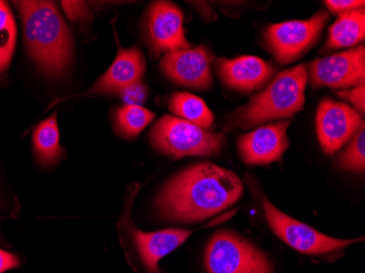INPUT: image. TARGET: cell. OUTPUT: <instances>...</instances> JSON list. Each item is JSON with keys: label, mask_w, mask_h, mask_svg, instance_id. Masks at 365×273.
Masks as SVG:
<instances>
[{"label": "cell", "mask_w": 365, "mask_h": 273, "mask_svg": "<svg viewBox=\"0 0 365 273\" xmlns=\"http://www.w3.org/2000/svg\"><path fill=\"white\" fill-rule=\"evenodd\" d=\"M242 192L243 185L231 170L211 163L197 164L164 187L157 208L161 217L171 221H202L227 210Z\"/></svg>", "instance_id": "1"}, {"label": "cell", "mask_w": 365, "mask_h": 273, "mask_svg": "<svg viewBox=\"0 0 365 273\" xmlns=\"http://www.w3.org/2000/svg\"><path fill=\"white\" fill-rule=\"evenodd\" d=\"M14 4L21 16L29 54L45 75H63L71 63L73 41L56 5L52 1Z\"/></svg>", "instance_id": "2"}, {"label": "cell", "mask_w": 365, "mask_h": 273, "mask_svg": "<svg viewBox=\"0 0 365 273\" xmlns=\"http://www.w3.org/2000/svg\"><path fill=\"white\" fill-rule=\"evenodd\" d=\"M307 81L304 65L281 73L267 89L237 113L232 124L240 128H251L274 119L292 117L304 106Z\"/></svg>", "instance_id": "3"}, {"label": "cell", "mask_w": 365, "mask_h": 273, "mask_svg": "<svg viewBox=\"0 0 365 273\" xmlns=\"http://www.w3.org/2000/svg\"><path fill=\"white\" fill-rule=\"evenodd\" d=\"M150 139L155 150L173 158L215 155L225 143L222 133H208L187 120L169 115L155 124Z\"/></svg>", "instance_id": "4"}, {"label": "cell", "mask_w": 365, "mask_h": 273, "mask_svg": "<svg viewBox=\"0 0 365 273\" xmlns=\"http://www.w3.org/2000/svg\"><path fill=\"white\" fill-rule=\"evenodd\" d=\"M206 266L209 273H274L262 250L227 231L218 232L211 238Z\"/></svg>", "instance_id": "5"}, {"label": "cell", "mask_w": 365, "mask_h": 273, "mask_svg": "<svg viewBox=\"0 0 365 273\" xmlns=\"http://www.w3.org/2000/svg\"><path fill=\"white\" fill-rule=\"evenodd\" d=\"M262 206L264 217L274 233L297 252L309 254H328L344 249L346 246L363 239H338L324 235L302 222L284 215L266 197L262 198Z\"/></svg>", "instance_id": "6"}, {"label": "cell", "mask_w": 365, "mask_h": 273, "mask_svg": "<svg viewBox=\"0 0 365 273\" xmlns=\"http://www.w3.org/2000/svg\"><path fill=\"white\" fill-rule=\"evenodd\" d=\"M328 20L327 12L319 11L309 20L272 24L266 32V40L280 63H292L315 43Z\"/></svg>", "instance_id": "7"}, {"label": "cell", "mask_w": 365, "mask_h": 273, "mask_svg": "<svg viewBox=\"0 0 365 273\" xmlns=\"http://www.w3.org/2000/svg\"><path fill=\"white\" fill-rule=\"evenodd\" d=\"M314 88H350L364 82L365 49L356 48L317 59L309 68Z\"/></svg>", "instance_id": "8"}, {"label": "cell", "mask_w": 365, "mask_h": 273, "mask_svg": "<svg viewBox=\"0 0 365 273\" xmlns=\"http://www.w3.org/2000/svg\"><path fill=\"white\" fill-rule=\"evenodd\" d=\"M363 124L356 110L344 103L324 98L319 105L317 128L326 155L337 152Z\"/></svg>", "instance_id": "9"}, {"label": "cell", "mask_w": 365, "mask_h": 273, "mask_svg": "<svg viewBox=\"0 0 365 273\" xmlns=\"http://www.w3.org/2000/svg\"><path fill=\"white\" fill-rule=\"evenodd\" d=\"M213 56L205 46L194 49H178L164 55L161 68L164 73L176 83L207 90L212 84Z\"/></svg>", "instance_id": "10"}, {"label": "cell", "mask_w": 365, "mask_h": 273, "mask_svg": "<svg viewBox=\"0 0 365 273\" xmlns=\"http://www.w3.org/2000/svg\"><path fill=\"white\" fill-rule=\"evenodd\" d=\"M148 32L155 53L188 49L182 28V14L169 1H157L148 14Z\"/></svg>", "instance_id": "11"}, {"label": "cell", "mask_w": 365, "mask_h": 273, "mask_svg": "<svg viewBox=\"0 0 365 273\" xmlns=\"http://www.w3.org/2000/svg\"><path fill=\"white\" fill-rule=\"evenodd\" d=\"M290 123L280 122L260 127L247 135H242L239 149L247 164H269L279 160L289 148L287 129Z\"/></svg>", "instance_id": "12"}, {"label": "cell", "mask_w": 365, "mask_h": 273, "mask_svg": "<svg viewBox=\"0 0 365 273\" xmlns=\"http://www.w3.org/2000/svg\"><path fill=\"white\" fill-rule=\"evenodd\" d=\"M145 73V59L138 48L118 51L108 71L90 89L77 96L122 92L133 84L139 83Z\"/></svg>", "instance_id": "13"}, {"label": "cell", "mask_w": 365, "mask_h": 273, "mask_svg": "<svg viewBox=\"0 0 365 273\" xmlns=\"http://www.w3.org/2000/svg\"><path fill=\"white\" fill-rule=\"evenodd\" d=\"M217 71L229 87L251 92L268 81L274 73V68L258 57L243 56L235 59H219Z\"/></svg>", "instance_id": "14"}, {"label": "cell", "mask_w": 365, "mask_h": 273, "mask_svg": "<svg viewBox=\"0 0 365 273\" xmlns=\"http://www.w3.org/2000/svg\"><path fill=\"white\" fill-rule=\"evenodd\" d=\"M130 232L139 256L149 273H160V260L185 243L192 234V231L176 229L149 233L131 229Z\"/></svg>", "instance_id": "15"}, {"label": "cell", "mask_w": 365, "mask_h": 273, "mask_svg": "<svg viewBox=\"0 0 365 273\" xmlns=\"http://www.w3.org/2000/svg\"><path fill=\"white\" fill-rule=\"evenodd\" d=\"M365 14L363 9L340 14L337 21L330 26L327 48L351 47L364 40Z\"/></svg>", "instance_id": "16"}, {"label": "cell", "mask_w": 365, "mask_h": 273, "mask_svg": "<svg viewBox=\"0 0 365 273\" xmlns=\"http://www.w3.org/2000/svg\"><path fill=\"white\" fill-rule=\"evenodd\" d=\"M33 147L36 158L43 165H52L63 157L56 114L49 116L36 126L33 133Z\"/></svg>", "instance_id": "17"}, {"label": "cell", "mask_w": 365, "mask_h": 273, "mask_svg": "<svg viewBox=\"0 0 365 273\" xmlns=\"http://www.w3.org/2000/svg\"><path fill=\"white\" fill-rule=\"evenodd\" d=\"M170 110L178 116L182 117L184 120H187L205 130L210 128L215 120L212 112L202 98L185 92L172 96Z\"/></svg>", "instance_id": "18"}, {"label": "cell", "mask_w": 365, "mask_h": 273, "mask_svg": "<svg viewBox=\"0 0 365 273\" xmlns=\"http://www.w3.org/2000/svg\"><path fill=\"white\" fill-rule=\"evenodd\" d=\"M153 118L155 114L143 106L124 105L116 112L115 125L120 135L127 138H135Z\"/></svg>", "instance_id": "19"}, {"label": "cell", "mask_w": 365, "mask_h": 273, "mask_svg": "<svg viewBox=\"0 0 365 273\" xmlns=\"http://www.w3.org/2000/svg\"><path fill=\"white\" fill-rule=\"evenodd\" d=\"M16 26L14 14L5 1H0V73L9 67L16 46Z\"/></svg>", "instance_id": "20"}, {"label": "cell", "mask_w": 365, "mask_h": 273, "mask_svg": "<svg viewBox=\"0 0 365 273\" xmlns=\"http://www.w3.org/2000/svg\"><path fill=\"white\" fill-rule=\"evenodd\" d=\"M365 127L364 123L356 131V137L346 148L344 155L338 160V163L344 170L364 172L365 168Z\"/></svg>", "instance_id": "21"}, {"label": "cell", "mask_w": 365, "mask_h": 273, "mask_svg": "<svg viewBox=\"0 0 365 273\" xmlns=\"http://www.w3.org/2000/svg\"><path fill=\"white\" fill-rule=\"evenodd\" d=\"M123 100L126 105H138L145 103L147 98V89L145 86L139 83L133 84L130 87L126 88L120 92Z\"/></svg>", "instance_id": "22"}, {"label": "cell", "mask_w": 365, "mask_h": 273, "mask_svg": "<svg viewBox=\"0 0 365 273\" xmlns=\"http://www.w3.org/2000/svg\"><path fill=\"white\" fill-rule=\"evenodd\" d=\"M337 96L350 102V103H351L356 110H360L361 113H364V82L356 86L354 89H352L351 91L338 92Z\"/></svg>", "instance_id": "23"}, {"label": "cell", "mask_w": 365, "mask_h": 273, "mask_svg": "<svg viewBox=\"0 0 365 273\" xmlns=\"http://www.w3.org/2000/svg\"><path fill=\"white\" fill-rule=\"evenodd\" d=\"M66 14L68 16L69 19L76 21L87 18L90 14L88 5L83 1H63L61 3Z\"/></svg>", "instance_id": "24"}, {"label": "cell", "mask_w": 365, "mask_h": 273, "mask_svg": "<svg viewBox=\"0 0 365 273\" xmlns=\"http://www.w3.org/2000/svg\"><path fill=\"white\" fill-rule=\"evenodd\" d=\"M328 9L336 14H344V12L350 11V10L359 9L364 7V1L359 0H328L325 1Z\"/></svg>", "instance_id": "25"}, {"label": "cell", "mask_w": 365, "mask_h": 273, "mask_svg": "<svg viewBox=\"0 0 365 273\" xmlns=\"http://www.w3.org/2000/svg\"><path fill=\"white\" fill-rule=\"evenodd\" d=\"M20 260L16 254L0 249V273H5L19 267Z\"/></svg>", "instance_id": "26"}]
</instances>
